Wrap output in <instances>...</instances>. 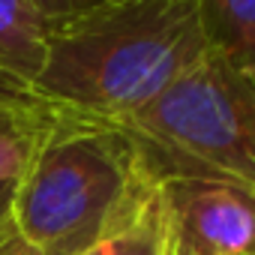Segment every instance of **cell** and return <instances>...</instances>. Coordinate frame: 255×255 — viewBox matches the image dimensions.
Returning <instances> with one entry per match:
<instances>
[{
  "instance_id": "cell-1",
  "label": "cell",
  "mask_w": 255,
  "mask_h": 255,
  "mask_svg": "<svg viewBox=\"0 0 255 255\" xmlns=\"http://www.w3.org/2000/svg\"><path fill=\"white\" fill-rule=\"evenodd\" d=\"M195 0H114L54 24L27 84L63 111L120 123L207 54Z\"/></svg>"
},
{
  "instance_id": "cell-2",
  "label": "cell",
  "mask_w": 255,
  "mask_h": 255,
  "mask_svg": "<svg viewBox=\"0 0 255 255\" xmlns=\"http://www.w3.org/2000/svg\"><path fill=\"white\" fill-rule=\"evenodd\" d=\"M144 171L147 159L123 129L60 111L15 183V228L45 255H81L117 219Z\"/></svg>"
},
{
  "instance_id": "cell-3",
  "label": "cell",
  "mask_w": 255,
  "mask_h": 255,
  "mask_svg": "<svg viewBox=\"0 0 255 255\" xmlns=\"http://www.w3.org/2000/svg\"><path fill=\"white\" fill-rule=\"evenodd\" d=\"M114 126L162 177L219 180L255 192V81L216 51Z\"/></svg>"
},
{
  "instance_id": "cell-4",
  "label": "cell",
  "mask_w": 255,
  "mask_h": 255,
  "mask_svg": "<svg viewBox=\"0 0 255 255\" xmlns=\"http://www.w3.org/2000/svg\"><path fill=\"white\" fill-rule=\"evenodd\" d=\"M174 255H255V192L198 177H165Z\"/></svg>"
},
{
  "instance_id": "cell-5",
  "label": "cell",
  "mask_w": 255,
  "mask_h": 255,
  "mask_svg": "<svg viewBox=\"0 0 255 255\" xmlns=\"http://www.w3.org/2000/svg\"><path fill=\"white\" fill-rule=\"evenodd\" d=\"M81 255H174L165 177L150 162L126 207Z\"/></svg>"
},
{
  "instance_id": "cell-6",
  "label": "cell",
  "mask_w": 255,
  "mask_h": 255,
  "mask_svg": "<svg viewBox=\"0 0 255 255\" xmlns=\"http://www.w3.org/2000/svg\"><path fill=\"white\" fill-rule=\"evenodd\" d=\"M63 108L0 75V183H18Z\"/></svg>"
},
{
  "instance_id": "cell-7",
  "label": "cell",
  "mask_w": 255,
  "mask_h": 255,
  "mask_svg": "<svg viewBox=\"0 0 255 255\" xmlns=\"http://www.w3.org/2000/svg\"><path fill=\"white\" fill-rule=\"evenodd\" d=\"M54 24L27 0H0V75L33 84L45 66Z\"/></svg>"
},
{
  "instance_id": "cell-8",
  "label": "cell",
  "mask_w": 255,
  "mask_h": 255,
  "mask_svg": "<svg viewBox=\"0 0 255 255\" xmlns=\"http://www.w3.org/2000/svg\"><path fill=\"white\" fill-rule=\"evenodd\" d=\"M207 48L255 81V0H195Z\"/></svg>"
},
{
  "instance_id": "cell-9",
  "label": "cell",
  "mask_w": 255,
  "mask_h": 255,
  "mask_svg": "<svg viewBox=\"0 0 255 255\" xmlns=\"http://www.w3.org/2000/svg\"><path fill=\"white\" fill-rule=\"evenodd\" d=\"M33 9H39L45 18L51 21H66V18H75V15H84L96 6H105V3H114V0H27Z\"/></svg>"
},
{
  "instance_id": "cell-10",
  "label": "cell",
  "mask_w": 255,
  "mask_h": 255,
  "mask_svg": "<svg viewBox=\"0 0 255 255\" xmlns=\"http://www.w3.org/2000/svg\"><path fill=\"white\" fill-rule=\"evenodd\" d=\"M0 255H45V252L36 243H30L18 228H12L0 237Z\"/></svg>"
},
{
  "instance_id": "cell-11",
  "label": "cell",
  "mask_w": 255,
  "mask_h": 255,
  "mask_svg": "<svg viewBox=\"0 0 255 255\" xmlns=\"http://www.w3.org/2000/svg\"><path fill=\"white\" fill-rule=\"evenodd\" d=\"M12 204H15V183H0V237L15 228Z\"/></svg>"
}]
</instances>
